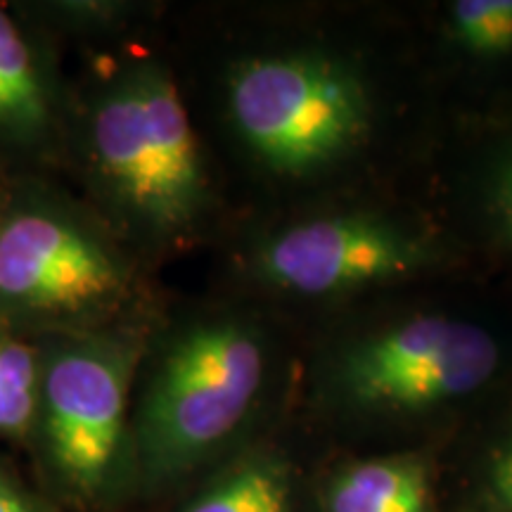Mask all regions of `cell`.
<instances>
[{"instance_id":"1","label":"cell","mask_w":512,"mask_h":512,"mask_svg":"<svg viewBox=\"0 0 512 512\" xmlns=\"http://www.w3.org/2000/svg\"><path fill=\"white\" fill-rule=\"evenodd\" d=\"M264 373V344L242 320L207 318L178 332L131 422V467L147 486L190 475L242 425Z\"/></svg>"},{"instance_id":"2","label":"cell","mask_w":512,"mask_h":512,"mask_svg":"<svg viewBox=\"0 0 512 512\" xmlns=\"http://www.w3.org/2000/svg\"><path fill=\"white\" fill-rule=\"evenodd\" d=\"M86 147L102 188L147 233L174 238L200 219V143L162 64H133L102 88L88 110Z\"/></svg>"},{"instance_id":"3","label":"cell","mask_w":512,"mask_h":512,"mask_svg":"<svg viewBox=\"0 0 512 512\" xmlns=\"http://www.w3.org/2000/svg\"><path fill=\"white\" fill-rule=\"evenodd\" d=\"M138 344L86 330L43 335L31 444L50 486L74 505H100L131 467V380Z\"/></svg>"},{"instance_id":"4","label":"cell","mask_w":512,"mask_h":512,"mask_svg":"<svg viewBox=\"0 0 512 512\" xmlns=\"http://www.w3.org/2000/svg\"><path fill=\"white\" fill-rule=\"evenodd\" d=\"M131 294V275L79 211L43 190L0 204V325L93 330Z\"/></svg>"},{"instance_id":"5","label":"cell","mask_w":512,"mask_h":512,"mask_svg":"<svg viewBox=\"0 0 512 512\" xmlns=\"http://www.w3.org/2000/svg\"><path fill=\"white\" fill-rule=\"evenodd\" d=\"M235 131L280 174H311L361 145L370 102L358 76L325 55L252 57L228 81Z\"/></svg>"},{"instance_id":"6","label":"cell","mask_w":512,"mask_h":512,"mask_svg":"<svg viewBox=\"0 0 512 512\" xmlns=\"http://www.w3.org/2000/svg\"><path fill=\"white\" fill-rule=\"evenodd\" d=\"M512 368V342L482 320L418 316L358 339L337 366L339 392L373 411H425L482 394Z\"/></svg>"},{"instance_id":"7","label":"cell","mask_w":512,"mask_h":512,"mask_svg":"<svg viewBox=\"0 0 512 512\" xmlns=\"http://www.w3.org/2000/svg\"><path fill=\"white\" fill-rule=\"evenodd\" d=\"M427 249L406 230L368 214L318 216L268 238L256 273L285 292L325 297L399 280L425 266Z\"/></svg>"},{"instance_id":"8","label":"cell","mask_w":512,"mask_h":512,"mask_svg":"<svg viewBox=\"0 0 512 512\" xmlns=\"http://www.w3.org/2000/svg\"><path fill=\"white\" fill-rule=\"evenodd\" d=\"M57 128V91L46 55L0 8V152L43 150Z\"/></svg>"},{"instance_id":"9","label":"cell","mask_w":512,"mask_h":512,"mask_svg":"<svg viewBox=\"0 0 512 512\" xmlns=\"http://www.w3.org/2000/svg\"><path fill=\"white\" fill-rule=\"evenodd\" d=\"M325 512H430L427 465L413 456L361 460L330 479Z\"/></svg>"},{"instance_id":"10","label":"cell","mask_w":512,"mask_h":512,"mask_svg":"<svg viewBox=\"0 0 512 512\" xmlns=\"http://www.w3.org/2000/svg\"><path fill=\"white\" fill-rule=\"evenodd\" d=\"M181 512H294L290 472L271 456L242 458Z\"/></svg>"},{"instance_id":"11","label":"cell","mask_w":512,"mask_h":512,"mask_svg":"<svg viewBox=\"0 0 512 512\" xmlns=\"http://www.w3.org/2000/svg\"><path fill=\"white\" fill-rule=\"evenodd\" d=\"M38 384L41 344H31L22 332L0 325V439L31 444Z\"/></svg>"},{"instance_id":"12","label":"cell","mask_w":512,"mask_h":512,"mask_svg":"<svg viewBox=\"0 0 512 512\" xmlns=\"http://www.w3.org/2000/svg\"><path fill=\"white\" fill-rule=\"evenodd\" d=\"M453 38L472 60L512 64V0H458L448 10Z\"/></svg>"},{"instance_id":"13","label":"cell","mask_w":512,"mask_h":512,"mask_svg":"<svg viewBox=\"0 0 512 512\" xmlns=\"http://www.w3.org/2000/svg\"><path fill=\"white\" fill-rule=\"evenodd\" d=\"M479 512H512V408L486 441L477 467Z\"/></svg>"},{"instance_id":"14","label":"cell","mask_w":512,"mask_h":512,"mask_svg":"<svg viewBox=\"0 0 512 512\" xmlns=\"http://www.w3.org/2000/svg\"><path fill=\"white\" fill-rule=\"evenodd\" d=\"M484 197L491 235L512 256V136L491 157Z\"/></svg>"},{"instance_id":"15","label":"cell","mask_w":512,"mask_h":512,"mask_svg":"<svg viewBox=\"0 0 512 512\" xmlns=\"http://www.w3.org/2000/svg\"><path fill=\"white\" fill-rule=\"evenodd\" d=\"M0 512H46L43 505L36 501L34 494H29L17 479H12L8 472L0 470Z\"/></svg>"}]
</instances>
